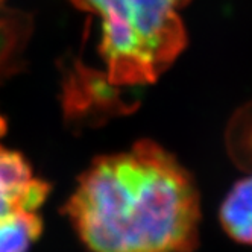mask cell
<instances>
[{"label":"cell","mask_w":252,"mask_h":252,"mask_svg":"<svg viewBox=\"0 0 252 252\" xmlns=\"http://www.w3.org/2000/svg\"><path fill=\"white\" fill-rule=\"evenodd\" d=\"M220 222L231 239L252 245V175L228 191L220 207Z\"/></svg>","instance_id":"4"},{"label":"cell","mask_w":252,"mask_h":252,"mask_svg":"<svg viewBox=\"0 0 252 252\" xmlns=\"http://www.w3.org/2000/svg\"><path fill=\"white\" fill-rule=\"evenodd\" d=\"M49 191L50 186L33 175L20 152L0 145V218L37 213Z\"/></svg>","instance_id":"3"},{"label":"cell","mask_w":252,"mask_h":252,"mask_svg":"<svg viewBox=\"0 0 252 252\" xmlns=\"http://www.w3.org/2000/svg\"><path fill=\"white\" fill-rule=\"evenodd\" d=\"M65 213L92 252H191L201 202L190 173L155 141L97 157Z\"/></svg>","instance_id":"1"},{"label":"cell","mask_w":252,"mask_h":252,"mask_svg":"<svg viewBox=\"0 0 252 252\" xmlns=\"http://www.w3.org/2000/svg\"><path fill=\"white\" fill-rule=\"evenodd\" d=\"M43 232L37 213H20L0 218V252H31Z\"/></svg>","instance_id":"5"},{"label":"cell","mask_w":252,"mask_h":252,"mask_svg":"<svg viewBox=\"0 0 252 252\" xmlns=\"http://www.w3.org/2000/svg\"><path fill=\"white\" fill-rule=\"evenodd\" d=\"M2 2H3V0H0V3H2Z\"/></svg>","instance_id":"6"},{"label":"cell","mask_w":252,"mask_h":252,"mask_svg":"<svg viewBox=\"0 0 252 252\" xmlns=\"http://www.w3.org/2000/svg\"><path fill=\"white\" fill-rule=\"evenodd\" d=\"M99 17V53L111 87L157 81L187 44L179 9L189 0H71Z\"/></svg>","instance_id":"2"}]
</instances>
